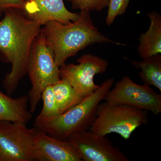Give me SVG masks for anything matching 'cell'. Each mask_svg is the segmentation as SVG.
Returning <instances> with one entry per match:
<instances>
[{
    "mask_svg": "<svg viewBox=\"0 0 161 161\" xmlns=\"http://www.w3.org/2000/svg\"><path fill=\"white\" fill-rule=\"evenodd\" d=\"M33 153L35 161H81L68 141L52 137L37 129L34 136Z\"/></svg>",
    "mask_w": 161,
    "mask_h": 161,
    "instance_id": "obj_10",
    "label": "cell"
},
{
    "mask_svg": "<svg viewBox=\"0 0 161 161\" xmlns=\"http://www.w3.org/2000/svg\"><path fill=\"white\" fill-rule=\"evenodd\" d=\"M29 98L24 95L12 98L0 92V121L26 125L32 118L28 108Z\"/></svg>",
    "mask_w": 161,
    "mask_h": 161,
    "instance_id": "obj_12",
    "label": "cell"
},
{
    "mask_svg": "<svg viewBox=\"0 0 161 161\" xmlns=\"http://www.w3.org/2000/svg\"><path fill=\"white\" fill-rule=\"evenodd\" d=\"M52 86L60 114L68 111L85 98L78 94L71 85L65 79H60Z\"/></svg>",
    "mask_w": 161,
    "mask_h": 161,
    "instance_id": "obj_15",
    "label": "cell"
},
{
    "mask_svg": "<svg viewBox=\"0 0 161 161\" xmlns=\"http://www.w3.org/2000/svg\"><path fill=\"white\" fill-rule=\"evenodd\" d=\"M133 66L141 69L138 74L144 84L153 86L161 92V55H153L141 61L130 60Z\"/></svg>",
    "mask_w": 161,
    "mask_h": 161,
    "instance_id": "obj_14",
    "label": "cell"
},
{
    "mask_svg": "<svg viewBox=\"0 0 161 161\" xmlns=\"http://www.w3.org/2000/svg\"><path fill=\"white\" fill-rule=\"evenodd\" d=\"M41 99L43 100V107L38 117L48 118L60 115L52 85L48 86L43 90L41 94Z\"/></svg>",
    "mask_w": 161,
    "mask_h": 161,
    "instance_id": "obj_16",
    "label": "cell"
},
{
    "mask_svg": "<svg viewBox=\"0 0 161 161\" xmlns=\"http://www.w3.org/2000/svg\"><path fill=\"white\" fill-rule=\"evenodd\" d=\"M77 62V64H69L60 67V77L69 81L78 94L86 98L99 88L100 85L95 84L94 78L106 71L108 62L91 54L82 55Z\"/></svg>",
    "mask_w": 161,
    "mask_h": 161,
    "instance_id": "obj_8",
    "label": "cell"
},
{
    "mask_svg": "<svg viewBox=\"0 0 161 161\" xmlns=\"http://www.w3.org/2000/svg\"><path fill=\"white\" fill-rule=\"evenodd\" d=\"M148 121V111L105 101L98 105L96 118L89 130L102 135L117 133L127 140L136 129L147 125Z\"/></svg>",
    "mask_w": 161,
    "mask_h": 161,
    "instance_id": "obj_5",
    "label": "cell"
},
{
    "mask_svg": "<svg viewBox=\"0 0 161 161\" xmlns=\"http://www.w3.org/2000/svg\"><path fill=\"white\" fill-rule=\"evenodd\" d=\"M112 105L125 104L158 115L161 112V95L149 86L135 83L124 76L111 89L104 98Z\"/></svg>",
    "mask_w": 161,
    "mask_h": 161,
    "instance_id": "obj_6",
    "label": "cell"
},
{
    "mask_svg": "<svg viewBox=\"0 0 161 161\" xmlns=\"http://www.w3.org/2000/svg\"><path fill=\"white\" fill-rule=\"evenodd\" d=\"M27 74L31 84L28 92L30 111L34 113L43 90L60 78V68L55 63L53 50L47 44L41 31L35 38L28 58Z\"/></svg>",
    "mask_w": 161,
    "mask_h": 161,
    "instance_id": "obj_4",
    "label": "cell"
},
{
    "mask_svg": "<svg viewBox=\"0 0 161 161\" xmlns=\"http://www.w3.org/2000/svg\"><path fill=\"white\" fill-rule=\"evenodd\" d=\"M114 83L113 78L104 80L92 95L68 111L52 117H37L34 127L52 137L67 140L72 134L89 130L96 116L98 105Z\"/></svg>",
    "mask_w": 161,
    "mask_h": 161,
    "instance_id": "obj_3",
    "label": "cell"
},
{
    "mask_svg": "<svg viewBox=\"0 0 161 161\" xmlns=\"http://www.w3.org/2000/svg\"><path fill=\"white\" fill-rule=\"evenodd\" d=\"M73 9L100 11L108 7L109 0H67Z\"/></svg>",
    "mask_w": 161,
    "mask_h": 161,
    "instance_id": "obj_18",
    "label": "cell"
},
{
    "mask_svg": "<svg viewBox=\"0 0 161 161\" xmlns=\"http://www.w3.org/2000/svg\"><path fill=\"white\" fill-rule=\"evenodd\" d=\"M150 25L147 32L141 35L138 54L142 59L161 53V16L156 11L147 14Z\"/></svg>",
    "mask_w": 161,
    "mask_h": 161,
    "instance_id": "obj_13",
    "label": "cell"
},
{
    "mask_svg": "<svg viewBox=\"0 0 161 161\" xmlns=\"http://www.w3.org/2000/svg\"><path fill=\"white\" fill-rule=\"evenodd\" d=\"M130 0H109L106 23L108 26L114 23L115 18L126 12Z\"/></svg>",
    "mask_w": 161,
    "mask_h": 161,
    "instance_id": "obj_17",
    "label": "cell"
},
{
    "mask_svg": "<svg viewBox=\"0 0 161 161\" xmlns=\"http://www.w3.org/2000/svg\"><path fill=\"white\" fill-rule=\"evenodd\" d=\"M24 14L41 26L50 21L67 24L77 21L79 14L66 9L63 0H24Z\"/></svg>",
    "mask_w": 161,
    "mask_h": 161,
    "instance_id": "obj_11",
    "label": "cell"
},
{
    "mask_svg": "<svg viewBox=\"0 0 161 161\" xmlns=\"http://www.w3.org/2000/svg\"><path fill=\"white\" fill-rule=\"evenodd\" d=\"M67 140L76 150L81 161H130L106 135L87 130L73 133Z\"/></svg>",
    "mask_w": 161,
    "mask_h": 161,
    "instance_id": "obj_9",
    "label": "cell"
},
{
    "mask_svg": "<svg viewBox=\"0 0 161 161\" xmlns=\"http://www.w3.org/2000/svg\"><path fill=\"white\" fill-rule=\"evenodd\" d=\"M36 130L25 124L0 121V161H34Z\"/></svg>",
    "mask_w": 161,
    "mask_h": 161,
    "instance_id": "obj_7",
    "label": "cell"
},
{
    "mask_svg": "<svg viewBox=\"0 0 161 161\" xmlns=\"http://www.w3.org/2000/svg\"><path fill=\"white\" fill-rule=\"evenodd\" d=\"M24 0H0V17L9 9H16L23 11Z\"/></svg>",
    "mask_w": 161,
    "mask_h": 161,
    "instance_id": "obj_19",
    "label": "cell"
},
{
    "mask_svg": "<svg viewBox=\"0 0 161 161\" xmlns=\"http://www.w3.org/2000/svg\"><path fill=\"white\" fill-rule=\"evenodd\" d=\"M4 14L0 21V62L12 65L3 81L6 94L10 95L27 74L31 48L42 26L20 9H9Z\"/></svg>",
    "mask_w": 161,
    "mask_h": 161,
    "instance_id": "obj_1",
    "label": "cell"
},
{
    "mask_svg": "<svg viewBox=\"0 0 161 161\" xmlns=\"http://www.w3.org/2000/svg\"><path fill=\"white\" fill-rule=\"evenodd\" d=\"M79 14L78 19L73 23L63 24L50 21L41 28L47 44L53 52L55 64L59 68L65 64L68 58L95 43L126 46L113 41L98 31L92 22L90 11L81 10Z\"/></svg>",
    "mask_w": 161,
    "mask_h": 161,
    "instance_id": "obj_2",
    "label": "cell"
}]
</instances>
